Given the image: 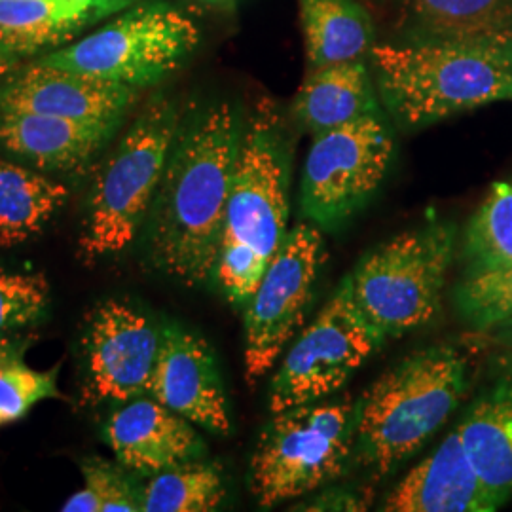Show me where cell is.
Wrapping results in <instances>:
<instances>
[{"label":"cell","mask_w":512,"mask_h":512,"mask_svg":"<svg viewBox=\"0 0 512 512\" xmlns=\"http://www.w3.org/2000/svg\"><path fill=\"white\" fill-rule=\"evenodd\" d=\"M245 122L219 101L181 118L143 226L154 270L186 287L215 279L226 205Z\"/></svg>","instance_id":"obj_1"},{"label":"cell","mask_w":512,"mask_h":512,"mask_svg":"<svg viewBox=\"0 0 512 512\" xmlns=\"http://www.w3.org/2000/svg\"><path fill=\"white\" fill-rule=\"evenodd\" d=\"M293 147L281 114L258 103L245 122L226 205L215 281L226 300L245 308L289 228Z\"/></svg>","instance_id":"obj_2"},{"label":"cell","mask_w":512,"mask_h":512,"mask_svg":"<svg viewBox=\"0 0 512 512\" xmlns=\"http://www.w3.org/2000/svg\"><path fill=\"white\" fill-rule=\"evenodd\" d=\"M385 109L406 129L512 99V37L374 46Z\"/></svg>","instance_id":"obj_3"},{"label":"cell","mask_w":512,"mask_h":512,"mask_svg":"<svg viewBox=\"0 0 512 512\" xmlns=\"http://www.w3.org/2000/svg\"><path fill=\"white\" fill-rule=\"evenodd\" d=\"M467 370L452 346L420 349L391 366L355 404L357 463L384 478L418 454L458 408Z\"/></svg>","instance_id":"obj_4"},{"label":"cell","mask_w":512,"mask_h":512,"mask_svg":"<svg viewBox=\"0 0 512 512\" xmlns=\"http://www.w3.org/2000/svg\"><path fill=\"white\" fill-rule=\"evenodd\" d=\"M181 118L171 99L154 97L101 165L80 234L88 262L124 253L143 232Z\"/></svg>","instance_id":"obj_5"},{"label":"cell","mask_w":512,"mask_h":512,"mask_svg":"<svg viewBox=\"0 0 512 512\" xmlns=\"http://www.w3.org/2000/svg\"><path fill=\"white\" fill-rule=\"evenodd\" d=\"M355 452V404L313 401L274 412L251 458L258 507L311 494L346 473Z\"/></svg>","instance_id":"obj_6"},{"label":"cell","mask_w":512,"mask_h":512,"mask_svg":"<svg viewBox=\"0 0 512 512\" xmlns=\"http://www.w3.org/2000/svg\"><path fill=\"white\" fill-rule=\"evenodd\" d=\"M456 253V228L431 222L368 251L355 266L353 298L385 336L427 327L442 306L446 274Z\"/></svg>","instance_id":"obj_7"},{"label":"cell","mask_w":512,"mask_h":512,"mask_svg":"<svg viewBox=\"0 0 512 512\" xmlns=\"http://www.w3.org/2000/svg\"><path fill=\"white\" fill-rule=\"evenodd\" d=\"M198 42L200 29L184 12L152 2L129 6L105 27L42 61L139 90L177 71Z\"/></svg>","instance_id":"obj_8"},{"label":"cell","mask_w":512,"mask_h":512,"mask_svg":"<svg viewBox=\"0 0 512 512\" xmlns=\"http://www.w3.org/2000/svg\"><path fill=\"white\" fill-rule=\"evenodd\" d=\"M385 338L359 310L351 279L344 277L325 308L285 353L270 384V412L334 395L384 346Z\"/></svg>","instance_id":"obj_9"},{"label":"cell","mask_w":512,"mask_h":512,"mask_svg":"<svg viewBox=\"0 0 512 512\" xmlns=\"http://www.w3.org/2000/svg\"><path fill=\"white\" fill-rule=\"evenodd\" d=\"M393 154L380 112L315 135L300 183L302 215L319 230L336 232L382 186Z\"/></svg>","instance_id":"obj_10"},{"label":"cell","mask_w":512,"mask_h":512,"mask_svg":"<svg viewBox=\"0 0 512 512\" xmlns=\"http://www.w3.org/2000/svg\"><path fill=\"white\" fill-rule=\"evenodd\" d=\"M325 260V241L315 224L306 220L289 230L245 304L247 384L255 385L274 368L302 327Z\"/></svg>","instance_id":"obj_11"},{"label":"cell","mask_w":512,"mask_h":512,"mask_svg":"<svg viewBox=\"0 0 512 512\" xmlns=\"http://www.w3.org/2000/svg\"><path fill=\"white\" fill-rule=\"evenodd\" d=\"M162 329L126 300L101 302L82 340L84 397L90 403H128L148 395Z\"/></svg>","instance_id":"obj_12"},{"label":"cell","mask_w":512,"mask_h":512,"mask_svg":"<svg viewBox=\"0 0 512 512\" xmlns=\"http://www.w3.org/2000/svg\"><path fill=\"white\" fill-rule=\"evenodd\" d=\"M148 395L215 435L232 429L226 391L207 340L181 325H165Z\"/></svg>","instance_id":"obj_13"},{"label":"cell","mask_w":512,"mask_h":512,"mask_svg":"<svg viewBox=\"0 0 512 512\" xmlns=\"http://www.w3.org/2000/svg\"><path fill=\"white\" fill-rule=\"evenodd\" d=\"M133 88L46 61L8 78L0 110L37 112L88 124H120L135 99Z\"/></svg>","instance_id":"obj_14"},{"label":"cell","mask_w":512,"mask_h":512,"mask_svg":"<svg viewBox=\"0 0 512 512\" xmlns=\"http://www.w3.org/2000/svg\"><path fill=\"white\" fill-rule=\"evenodd\" d=\"M103 429L116 461L141 476L158 475L205 454L194 423L150 395L120 404Z\"/></svg>","instance_id":"obj_15"},{"label":"cell","mask_w":512,"mask_h":512,"mask_svg":"<svg viewBox=\"0 0 512 512\" xmlns=\"http://www.w3.org/2000/svg\"><path fill=\"white\" fill-rule=\"evenodd\" d=\"M501 505L480 480L456 429L393 488L384 511L492 512Z\"/></svg>","instance_id":"obj_16"},{"label":"cell","mask_w":512,"mask_h":512,"mask_svg":"<svg viewBox=\"0 0 512 512\" xmlns=\"http://www.w3.org/2000/svg\"><path fill=\"white\" fill-rule=\"evenodd\" d=\"M118 124H88L37 112L0 110V148L40 171H78Z\"/></svg>","instance_id":"obj_17"},{"label":"cell","mask_w":512,"mask_h":512,"mask_svg":"<svg viewBox=\"0 0 512 512\" xmlns=\"http://www.w3.org/2000/svg\"><path fill=\"white\" fill-rule=\"evenodd\" d=\"M133 4L135 0H0V50L35 54Z\"/></svg>","instance_id":"obj_18"},{"label":"cell","mask_w":512,"mask_h":512,"mask_svg":"<svg viewBox=\"0 0 512 512\" xmlns=\"http://www.w3.org/2000/svg\"><path fill=\"white\" fill-rule=\"evenodd\" d=\"M376 112L378 95L365 61L313 67L293 103L296 122L313 137Z\"/></svg>","instance_id":"obj_19"},{"label":"cell","mask_w":512,"mask_h":512,"mask_svg":"<svg viewBox=\"0 0 512 512\" xmlns=\"http://www.w3.org/2000/svg\"><path fill=\"white\" fill-rule=\"evenodd\" d=\"M458 431L484 486L507 503L512 497L511 376H505L476 399Z\"/></svg>","instance_id":"obj_20"},{"label":"cell","mask_w":512,"mask_h":512,"mask_svg":"<svg viewBox=\"0 0 512 512\" xmlns=\"http://www.w3.org/2000/svg\"><path fill=\"white\" fill-rule=\"evenodd\" d=\"M310 69L366 61L376 31L370 14L355 0H298Z\"/></svg>","instance_id":"obj_21"},{"label":"cell","mask_w":512,"mask_h":512,"mask_svg":"<svg viewBox=\"0 0 512 512\" xmlns=\"http://www.w3.org/2000/svg\"><path fill=\"white\" fill-rule=\"evenodd\" d=\"M67 198L65 184L0 158V247L12 249L38 236Z\"/></svg>","instance_id":"obj_22"},{"label":"cell","mask_w":512,"mask_h":512,"mask_svg":"<svg viewBox=\"0 0 512 512\" xmlns=\"http://www.w3.org/2000/svg\"><path fill=\"white\" fill-rule=\"evenodd\" d=\"M414 42L512 37V0H406Z\"/></svg>","instance_id":"obj_23"},{"label":"cell","mask_w":512,"mask_h":512,"mask_svg":"<svg viewBox=\"0 0 512 512\" xmlns=\"http://www.w3.org/2000/svg\"><path fill=\"white\" fill-rule=\"evenodd\" d=\"M228 494L219 463L192 459L158 475L141 486L143 512L217 511Z\"/></svg>","instance_id":"obj_24"},{"label":"cell","mask_w":512,"mask_h":512,"mask_svg":"<svg viewBox=\"0 0 512 512\" xmlns=\"http://www.w3.org/2000/svg\"><path fill=\"white\" fill-rule=\"evenodd\" d=\"M467 275L512 264V181L492 186L465 230Z\"/></svg>","instance_id":"obj_25"},{"label":"cell","mask_w":512,"mask_h":512,"mask_svg":"<svg viewBox=\"0 0 512 512\" xmlns=\"http://www.w3.org/2000/svg\"><path fill=\"white\" fill-rule=\"evenodd\" d=\"M57 374L59 366L37 370L27 365L18 344L4 336L0 342V427L23 420L46 399H63Z\"/></svg>","instance_id":"obj_26"},{"label":"cell","mask_w":512,"mask_h":512,"mask_svg":"<svg viewBox=\"0 0 512 512\" xmlns=\"http://www.w3.org/2000/svg\"><path fill=\"white\" fill-rule=\"evenodd\" d=\"M456 308L478 332L512 317V264L467 275L456 289Z\"/></svg>","instance_id":"obj_27"},{"label":"cell","mask_w":512,"mask_h":512,"mask_svg":"<svg viewBox=\"0 0 512 512\" xmlns=\"http://www.w3.org/2000/svg\"><path fill=\"white\" fill-rule=\"evenodd\" d=\"M50 306L44 275L0 272V338L37 325Z\"/></svg>","instance_id":"obj_28"},{"label":"cell","mask_w":512,"mask_h":512,"mask_svg":"<svg viewBox=\"0 0 512 512\" xmlns=\"http://www.w3.org/2000/svg\"><path fill=\"white\" fill-rule=\"evenodd\" d=\"M84 484L101 501V512H143L141 488L124 465L107 459L86 458L80 463Z\"/></svg>","instance_id":"obj_29"},{"label":"cell","mask_w":512,"mask_h":512,"mask_svg":"<svg viewBox=\"0 0 512 512\" xmlns=\"http://www.w3.org/2000/svg\"><path fill=\"white\" fill-rule=\"evenodd\" d=\"M63 512H101V501L90 486H82L61 507Z\"/></svg>","instance_id":"obj_30"},{"label":"cell","mask_w":512,"mask_h":512,"mask_svg":"<svg viewBox=\"0 0 512 512\" xmlns=\"http://www.w3.org/2000/svg\"><path fill=\"white\" fill-rule=\"evenodd\" d=\"M482 334H488V340L492 344H497L501 348L511 349L512 348V317L501 321L499 325H495L490 330L482 332Z\"/></svg>","instance_id":"obj_31"},{"label":"cell","mask_w":512,"mask_h":512,"mask_svg":"<svg viewBox=\"0 0 512 512\" xmlns=\"http://www.w3.org/2000/svg\"><path fill=\"white\" fill-rule=\"evenodd\" d=\"M497 366L501 368V372L505 376H511L512 378V348L497 359Z\"/></svg>","instance_id":"obj_32"},{"label":"cell","mask_w":512,"mask_h":512,"mask_svg":"<svg viewBox=\"0 0 512 512\" xmlns=\"http://www.w3.org/2000/svg\"><path fill=\"white\" fill-rule=\"evenodd\" d=\"M12 67H14V63H12V55L6 54V52H2V50H0V78H2L4 74L10 73V71H12Z\"/></svg>","instance_id":"obj_33"},{"label":"cell","mask_w":512,"mask_h":512,"mask_svg":"<svg viewBox=\"0 0 512 512\" xmlns=\"http://www.w3.org/2000/svg\"><path fill=\"white\" fill-rule=\"evenodd\" d=\"M2 338H4V336H2ZM2 338H0V342H2Z\"/></svg>","instance_id":"obj_34"}]
</instances>
